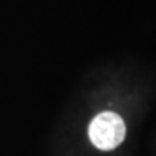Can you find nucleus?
<instances>
[{
	"mask_svg": "<svg viewBox=\"0 0 156 156\" xmlns=\"http://www.w3.org/2000/svg\"><path fill=\"white\" fill-rule=\"evenodd\" d=\"M126 128L121 117L113 112H101L91 121L89 135L94 146L103 151L113 150L125 138Z\"/></svg>",
	"mask_w": 156,
	"mask_h": 156,
	"instance_id": "nucleus-1",
	"label": "nucleus"
}]
</instances>
